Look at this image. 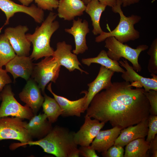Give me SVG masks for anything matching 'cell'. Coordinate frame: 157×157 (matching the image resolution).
Masks as SVG:
<instances>
[{"instance_id": "cell-1", "label": "cell", "mask_w": 157, "mask_h": 157, "mask_svg": "<svg viewBox=\"0 0 157 157\" xmlns=\"http://www.w3.org/2000/svg\"><path fill=\"white\" fill-rule=\"evenodd\" d=\"M129 82H114L96 94L87 108L86 115L113 127L122 130L148 119L149 101L142 88L133 89Z\"/></svg>"}, {"instance_id": "cell-2", "label": "cell", "mask_w": 157, "mask_h": 157, "mask_svg": "<svg viewBox=\"0 0 157 157\" xmlns=\"http://www.w3.org/2000/svg\"><path fill=\"white\" fill-rule=\"evenodd\" d=\"M75 132L67 128L56 126L43 138L24 143L12 144L14 149L28 145H38L44 152L56 157H78L80 154L78 145L74 139Z\"/></svg>"}, {"instance_id": "cell-3", "label": "cell", "mask_w": 157, "mask_h": 157, "mask_svg": "<svg viewBox=\"0 0 157 157\" xmlns=\"http://www.w3.org/2000/svg\"><path fill=\"white\" fill-rule=\"evenodd\" d=\"M57 16L55 13L50 12L33 33L26 34L33 44V51L30 56L32 59L37 60L43 57L53 56L54 50L50 46V41L52 35L59 27L58 22L55 21Z\"/></svg>"}, {"instance_id": "cell-4", "label": "cell", "mask_w": 157, "mask_h": 157, "mask_svg": "<svg viewBox=\"0 0 157 157\" xmlns=\"http://www.w3.org/2000/svg\"><path fill=\"white\" fill-rule=\"evenodd\" d=\"M122 3L120 0H117L116 4L112 8L113 11L118 13L120 18L119 22L116 27L108 32L103 31L95 38V41L100 42L103 41L107 38L113 36L117 40L124 43L130 41H134L140 37V32L134 27L141 19L139 16L132 15L126 17L124 14L121 8Z\"/></svg>"}, {"instance_id": "cell-5", "label": "cell", "mask_w": 157, "mask_h": 157, "mask_svg": "<svg viewBox=\"0 0 157 157\" xmlns=\"http://www.w3.org/2000/svg\"><path fill=\"white\" fill-rule=\"evenodd\" d=\"M105 43V47L108 49L107 54L110 58L118 62L120 58H124L131 63L135 70L141 72L142 67L138 62V57L142 51L148 49V46L140 45L134 49L120 42L113 36L107 38Z\"/></svg>"}, {"instance_id": "cell-6", "label": "cell", "mask_w": 157, "mask_h": 157, "mask_svg": "<svg viewBox=\"0 0 157 157\" xmlns=\"http://www.w3.org/2000/svg\"><path fill=\"white\" fill-rule=\"evenodd\" d=\"M61 66L53 56L47 57L39 63L35 64L31 76L38 83L42 94L46 86L50 81L56 83Z\"/></svg>"}, {"instance_id": "cell-7", "label": "cell", "mask_w": 157, "mask_h": 157, "mask_svg": "<svg viewBox=\"0 0 157 157\" xmlns=\"http://www.w3.org/2000/svg\"><path fill=\"white\" fill-rule=\"evenodd\" d=\"M2 102L0 106V118L11 116L30 120L34 115L27 105L23 106L14 97L10 86L7 85L0 93Z\"/></svg>"}, {"instance_id": "cell-8", "label": "cell", "mask_w": 157, "mask_h": 157, "mask_svg": "<svg viewBox=\"0 0 157 157\" xmlns=\"http://www.w3.org/2000/svg\"><path fill=\"white\" fill-rule=\"evenodd\" d=\"M27 122L16 117L0 118V140H13L21 143L33 140L26 128Z\"/></svg>"}, {"instance_id": "cell-9", "label": "cell", "mask_w": 157, "mask_h": 157, "mask_svg": "<svg viewBox=\"0 0 157 157\" xmlns=\"http://www.w3.org/2000/svg\"><path fill=\"white\" fill-rule=\"evenodd\" d=\"M0 9L5 13L6 17L5 23L0 28V33L5 26L8 24L10 19L16 13L22 12L27 14L38 23H40L44 21L43 10L34 4L26 6L18 4L10 0H0Z\"/></svg>"}, {"instance_id": "cell-10", "label": "cell", "mask_w": 157, "mask_h": 157, "mask_svg": "<svg viewBox=\"0 0 157 157\" xmlns=\"http://www.w3.org/2000/svg\"><path fill=\"white\" fill-rule=\"evenodd\" d=\"M28 28L26 26L18 25L15 27H8L4 31L16 55L20 56H28L31 42L26 38V33Z\"/></svg>"}, {"instance_id": "cell-11", "label": "cell", "mask_w": 157, "mask_h": 157, "mask_svg": "<svg viewBox=\"0 0 157 157\" xmlns=\"http://www.w3.org/2000/svg\"><path fill=\"white\" fill-rule=\"evenodd\" d=\"M122 61H118L120 65L126 69L122 73V78L126 81L129 82L132 87L136 88H144L145 92L151 90H157V76L151 74L152 78L144 77L138 74L129 64L127 60L122 58Z\"/></svg>"}, {"instance_id": "cell-12", "label": "cell", "mask_w": 157, "mask_h": 157, "mask_svg": "<svg viewBox=\"0 0 157 157\" xmlns=\"http://www.w3.org/2000/svg\"><path fill=\"white\" fill-rule=\"evenodd\" d=\"M91 118L86 115L83 124L77 132H74V139L78 145L90 146L105 124V123L97 119Z\"/></svg>"}, {"instance_id": "cell-13", "label": "cell", "mask_w": 157, "mask_h": 157, "mask_svg": "<svg viewBox=\"0 0 157 157\" xmlns=\"http://www.w3.org/2000/svg\"><path fill=\"white\" fill-rule=\"evenodd\" d=\"M51 83V82L48 85L47 89L52 94L60 106L63 111L61 116L63 117H80L81 114L84 113L86 110L85 105L87 91H82V93L85 94L83 97L77 100L71 101L54 93L52 90Z\"/></svg>"}, {"instance_id": "cell-14", "label": "cell", "mask_w": 157, "mask_h": 157, "mask_svg": "<svg viewBox=\"0 0 157 157\" xmlns=\"http://www.w3.org/2000/svg\"><path fill=\"white\" fill-rule=\"evenodd\" d=\"M72 46L66 43L65 41L57 44L56 49L54 51L52 56L55 58L59 64L67 68L69 72L77 69L81 73H88L81 68V63L78 61L76 55L71 52Z\"/></svg>"}, {"instance_id": "cell-15", "label": "cell", "mask_w": 157, "mask_h": 157, "mask_svg": "<svg viewBox=\"0 0 157 157\" xmlns=\"http://www.w3.org/2000/svg\"><path fill=\"white\" fill-rule=\"evenodd\" d=\"M41 91L36 82L30 78L19 95L20 100L31 108L34 115H36L44 100Z\"/></svg>"}, {"instance_id": "cell-16", "label": "cell", "mask_w": 157, "mask_h": 157, "mask_svg": "<svg viewBox=\"0 0 157 157\" xmlns=\"http://www.w3.org/2000/svg\"><path fill=\"white\" fill-rule=\"evenodd\" d=\"M34 64L30 56L16 55L5 65V70L11 74L14 81L19 77L27 81L31 76Z\"/></svg>"}, {"instance_id": "cell-17", "label": "cell", "mask_w": 157, "mask_h": 157, "mask_svg": "<svg viewBox=\"0 0 157 157\" xmlns=\"http://www.w3.org/2000/svg\"><path fill=\"white\" fill-rule=\"evenodd\" d=\"M72 26L69 28H65V32L72 35L74 37L75 48L73 53L76 55L82 54L88 49L86 44V36L90 32L88 22L78 18L77 20H73Z\"/></svg>"}, {"instance_id": "cell-18", "label": "cell", "mask_w": 157, "mask_h": 157, "mask_svg": "<svg viewBox=\"0 0 157 157\" xmlns=\"http://www.w3.org/2000/svg\"><path fill=\"white\" fill-rule=\"evenodd\" d=\"M115 72L101 65L98 74L94 80L88 84L85 105L86 110L94 96L101 91L106 89L112 84L111 79Z\"/></svg>"}, {"instance_id": "cell-19", "label": "cell", "mask_w": 157, "mask_h": 157, "mask_svg": "<svg viewBox=\"0 0 157 157\" xmlns=\"http://www.w3.org/2000/svg\"><path fill=\"white\" fill-rule=\"evenodd\" d=\"M148 118L141 121L134 126H130L121 130L114 145L123 147L134 140L145 138L148 134Z\"/></svg>"}, {"instance_id": "cell-20", "label": "cell", "mask_w": 157, "mask_h": 157, "mask_svg": "<svg viewBox=\"0 0 157 157\" xmlns=\"http://www.w3.org/2000/svg\"><path fill=\"white\" fill-rule=\"evenodd\" d=\"M52 123L48 119L44 113L34 115L26 125L29 135L33 138L38 140L45 136L53 128Z\"/></svg>"}, {"instance_id": "cell-21", "label": "cell", "mask_w": 157, "mask_h": 157, "mask_svg": "<svg viewBox=\"0 0 157 157\" xmlns=\"http://www.w3.org/2000/svg\"><path fill=\"white\" fill-rule=\"evenodd\" d=\"M86 6L81 0H60L57 15L64 20H72L76 17L83 15Z\"/></svg>"}, {"instance_id": "cell-22", "label": "cell", "mask_w": 157, "mask_h": 157, "mask_svg": "<svg viewBox=\"0 0 157 157\" xmlns=\"http://www.w3.org/2000/svg\"><path fill=\"white\" fill-rule=\"evenodd\" d=\"M121 130L117 126H115L110 129L100 130L90 146L99 152H105L114 145L115 141L120 134Z\"/></svg>"}, {"instance_id": "cell-23", "label": "cell", "mask_w": 157, "mask_h": 157, "mask_svg": "<svg viewBox=\"0 0 157 157\" xmlns=\"http://www.w3.org/2000/svg\"><path fill=\"white\" fill-rule=\"evenodd\" d=\"M87 4L85 11L91 18L93 27L92 32L95 35L100 34L104 31L100 26L101 17L107 6L97 0H91Z\"/></svg>"}, {"instance_id": "cell-24", "label": "cell", "mask_w": 157, "mask_h": 157, "mask_svg": "<svg viewBox=\"0 0 157 157\" xmlns=\"http://www.w3.org/2000/svg\"><path fill=\"white\" fill-rule=\"evenodd\" d=\"M81 62L88 66L93 63L99 64L115 72L123 73L125 71L120 65L118 62L110 58L107 52L104 50H102L97 57L82 58Z\"/></svg>"}, {"instance_id": "cell-25", "label": "cell", "mask_w": 157, "mask_h": 157, "mask_svg": "<svg viewBox=\"0 0 157 157\" xmlns=\"http://www.w3.org/2000/svg\"><path fill=\"white\" fill-rule=\"evenodd\" d=\"M150 144L145 138H139L129 142L126 146L124 157H147Z\"/></svg>"}, {"instance_id": "cell-26", "label": "cell", "mask_w": 157, "mask_h": 157, "mask_svg": "<svg viewBox=\"0 0 157 157\" xmlns=\"http://www.w3.org/2000/svg\"><path fill=\"white\" fill-rule=\"evenodd\" d=\"M44 100L42 106L43 110L51 123L56 122L59 117L63 113L62 110L55 99L52 98L45 93L43 94Z\"/></svg>"}, {"instance_id": "cell-27", "label": "cell", "mask_w": 157, "mask_h": 157, "mask_svg": "<svg viewBox=\"0 0 157 157\" xmlns=\"http://www.w3.org/2000/svg\"><path fill=\"white\" fill-rule=\"evenodd\" d=\"M16 55L6 36L4 34L0 35V68Z\"/></svg>"}, {"instance_id": "cell-28", "label": "cell", "mask_w": 157, "mask_h": 157, "mask_svg": "<svg viewBox=\"0 0 157 157\" xmlns=\"http://www.w3.org/2000/svg\"><path fill=\"white\" fill-rule=\"evenodd\" d=\"M150 56L147 69L151 74H157V39L152 42L147 52Z\"/></svg>"}, {"instance_id": "cell-29", "label": "cell", "mask_w": 157, "mask_h": 157, "mask_svg": "<svg viewBox=\"0 0 157 157\" xmlns=\"http://www.w3.org/2000/svg\"><path fill=\"white\" fill-rule=\"evenodd\" d=\"M148 131L146 141L150 143L157 133V115H150L148 118Z\"/></svg>"}, {"instance_id": "cell-30", "label": "cell", "mask_w": 157, "mask_h": 157, "mask_svg": "<svg viewBox=\"0 0 157 157\" xmlns=\"http://www.w3.org/2000/svg\"><path fill=\"white\" fill-rule=\"evenodd\" d=\"M144 94L149 102L150 115H157V90H151Z\"/></svg>"}, {"instance_id": "cell-31", "label": "cell", "mask_w": 157, "mask_h": 157, "mask_svg": "<svg viewBox=\"0 0 157 157\" xmlns=\"http://www.w3.org/2000/svg\"><path fill=\"white\" fill-rule=\"evenodd\" d=\"M38 7L44 10L52 11L53 9L57 8L58 0H34Z\"/></svg>"}, {"instance_id": "cell-32", "label": "cell", "mask_w": 157, "mask_h": 157, "mask_svg": "<svg viewBox=\"0 0 157 157\" xmlns=\"http://www.w3.org/2000/svg\"><path fill=\"white\" fill-rule=\"evenodd\" d=\"M124 150L123 147L120 146L113 145L104 153L102 154L104 157H124Z\"/></svg>"}, {"instance_id": "cell-33", "label": "cell", "mask_w": 157, "mask_h": 157, "mask_svg": "<svg viewBox=\"0 0 157 157\" xmlns=\"http://www.w3.org/2000/svg\"><path fill=\"white\" fill-rule=\"evenodd\" d=\"M12 82V81L5 69L0 68V93L7 85Z\"/></svg>"}, {"instance_id": "cell-34", "label": "cell", "mask_w": 157, "mask_h": 157, "mask_svg": "<svg viewBox=\"0 0 157 157\" xmlns=\"http://www.w3.org/2000/svg\"><path fill=\"white\" fill-rule=\"evenodd\" d=\"M80 155L84 157H99L95 150L90 145L81 146L78 149Z\"/></svg>"}, {"instance_id": "cell-35", "label": "cell", "mask_w": 157, "mask_h": 157, "mask_svg": "<svg viewBox=\"0 0 157 157\" xmlns=\"http://www.w3.org/2000/svg\"><path fill=\"white\" fill-rule=\"evenodd\" d=\"M149 149L151 150V152L152 154V157H157V136L156 135L150 142Z\"/></svg>"}, {"instance_id": "cell-36", "label": "cell", "mask_w": 157, "mask_h": 157, "mask_svg": "<svg viewBox=\"0 0 157 157\" xmlns=\"http://www.w3.org/2000/svg\"><path fill=\"white\" fill-rule=\"evenodd\" d=\"M91 0H82L85 4H87ZM100 2L103 3L107 6L111 7H114L116 4L117 0H97Z\"/></svg>"}, {"instance_id": "cell-37", "label": "cell", "mask_w": 157, "mask_h": 157, "mask_svg": "<svg viewBox=\"0 0 157 157\" xmlns=\"http://www.w3.org/2000/svg\"><path fill=\"white\" fill-rule=\"evenodd\" d=\"M140 0H120L122 6L123 7H126L130 6L131 5L133 4L139 2Z\"/></svg>"}, {"instance_id": "cell-38", "label": "cell", "mask_w": 157, "mask_h": 157, "mask_svg": "<svg viewBox=\"0 0 157 157\" xmlns=\"http://www.w3.org/2000/svg\"><path fill=\"white\" fill-rule=\"evenodd\" d=\"M22 5L26 6H28L34 0H18Z\"/></svg>"}, {"instance_id": "cell-39", "label": "cell", "mask_w": 157, "mask_h": 157, "mask_svg": "<svg viewBox=\"0 0 157 157\" xmlns=\"http://www.w3.org/2000/svg\"><path fill=\"white\" fill-rule=\"evenodd\" d=\"M1 100V97L0 95V101Z\"/></svg>"}]
</instances>
